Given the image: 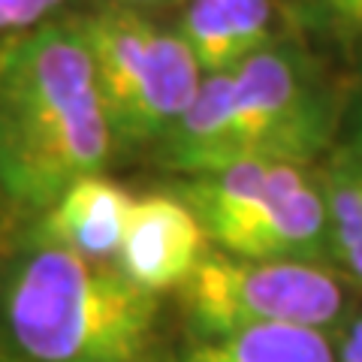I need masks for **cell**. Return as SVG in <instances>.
Here are the masks:
<instances>
[{
  "label": "cell",
  "instance_id": "6da1fadb",
  "mask_svg": "<svg viewBox=\"0 0 362 362\" xmlns=\"http://www.w3.org/2000/svg\"><path fill=\"white\" fill-rule=\"evenodd\" d=\"M118 157L73 16L0 45V197L21 233Z\"/></svg>",
  "mask_w": 362,
  "mask_h": 362
},
{
  "label": "cell",
  "instance_id": "7a4b0ae2",
  "mask_svg": "<svg viewBox=\"0 0 362 362\" xmlns=\"http://www.w3.org/2000/svg\"><path fill=\"white\" fill-rule=\"evenodd\" d=\"M160 296L115 263L16 233L0 245V362H154Z\"/></svg>",
  "mask_w": 362,
  "mask_h": 362
},
{
  "label": "cell",
  "instance_id": "3957f363",
  "mask_svg": "<svg viewBox=\"0 0 362 362\" xmlns=\"http://www.w3.org/2000/svg\"><path fill=\"white\" fill-rule=\"evenodd\" d=\"M329 136L332 106L308 61L272 42L233 70L202 76L197 100L151 157L181 178L247 160L302 166Z\"/></svg>",
  "mask_w": 362,
  "mask_h": 362
},
{
  "label": "cell",
  "instance_id": "277c9868",
  "mask_svg": "<svg viewBox=\"0 0 362 362\" xmlns=\"http://www.w3.org/2000/svg\"><path fill=\"white\" fill-rule=\"evenodd\" d=\"M118 157L154 151L199 94L202 73L175 28L90 4L76 13Z\"/></svg>",
  "mask_w": 362,
  "mask_h": 362
},
{
  "label": "cell",
  "instance_id": "5b68a950",
  "mask_svg": "<svg viewBox=\"0 0 362 362\" xmlns=\"http://www.w3.org/2000/svg\"><path fill=\"white\" fill-rule=\"evenodd\" d=\"M175 296L194 335L247 326L323 329L344 311L341 281L320 263L245 259L223 251H209Z\"/></svg>",
  "mask_w": 362,
  "mask_h": 362
},
{
  "label": "cell",
  "instance_id": "8992f818",
  "mask_svg": "<svg viewBox=\"0 0 362 362\" xmlns=\"http://www.w3.org/2000/svg\"><path fill=\"white\" fill-rule=\"evenodd\" d=\"M211 242L190 206L175 190L136 197L115 266L151 296L178 293L209 257Z\"/></svg>",
  "mask_w": 362,
  "mask_h": 362
},
{
  "label": "cell",
  "instance_id": "52a82bcc",
  "mask_svg": "<svg viewBox=\"0 0 362 362\" xmlns=\"http://www.w3.org/2000/svg\"><path fill=\"white\" fill-rule=\"evenodd\" d=\"M136 197L115 178L88 175L70 185L21 233L73 251L90 263H115Z\"/></svg>",
  "mask_w": 362,
  "mask_h": 362
},
{
  "label": "cell",
  "instance_id": "ba28073f",
  "mask_svg": "<svg viewBox=\"0 0 362 362\" xmlns=\"http://www.w3.org/2000/svg\"><path fill=\"white\" fill-rule=\"evenodd\" d=\"M214 247L245 259L317 263L332 251L323 185H317L308 175L299 187L272 202L266 211H259L257 218L218 239Z\"/></svg>",
  "mask_w": 362,
  "mask_h": 362
},
{
  "label": "cell",
  "instance_id": "9c48e42d",
  "mask_svg": "<svg viewBox=\"0 0 362 362\" xmlns=\"http://www.w3.org/2000/svg\"><path fill=\"white\" fill-rule=\"evenodd\" d=\"M278 9L281 0H185L175 30L199 73L218 76L275 42Z\"/></svg>",
  "mask_w": 362,
  "mask_h": 362
},
{
  "label": "cell",
  "instance_id": "30bf717a",
  "mask_svg": "<svg viewBox=\"0 0 362 362\" xmlns=\"http://www.w3.org/2000/svg\"><path fill=\"white\" fill-rule=\"evenodd\" d=\"M173 362H335V350L323 329L247 326L194 335Z\"/></svg>",
  "mask_w": 362,
  "mask_h": 362
},
{
  "label": "cell",
  "instance_id": "8fae6325",
  "mask_svg": "<svg viewBox=\"0 0 362 362\" xmlns=\"http://www.w3.org/2000/svg\"><path fill=\"white\" fill-rule=\"evenodd\" d=\"M320 185L329 211L332 254L341 259L350 278L362 284V160L354 154L344 157Z\"/></svg>",
  "mask_w": 362,
  "mask_h": 362
},
{
  "label": "cell",
  "instance_id": "7c38bea8",
  "mask_svg": "<svg viewBox=\"0 0 362 362\" xmlns=\"http://www.w3.org/2000/svg\"><path fill=\"white\" fill-rule=\"evenodd\" d=\"M88 4L90 0H0V45L58 18L82 13Z\"/></svg>",
  "mask_w": 362,
  "mask_h": 362
},
{
  "label": "cell",
  "instance_id": "4fadbf2b",
  "mask_svg": "<svg viewBox=\"0 0 362 362\" xmlns=\"http://www.w3.org/2000/svg\"><path fill=\"white\" fill-rule=\"evenodd\" d=\"M335 33L338 37H359L362 33V0H338Z\"/></svg>",
  "mask_w": 362,
  "mask_h": 362
},
{
  "label": "cell",
  "instance_id": "5bb4252c",
  "mask_svg": "<svg viewBox=\"0 0 362 362\" xmlns=\"http://www.w3.org/2000/svg\"><path fill=\"white\" fill-rule=\"evenodd\" d=\"M335 362H362V314L354 317V323L347 326Z\"/></svg>",
  "mask_w": 362,
  "mask_h": 362
},
{
  "label": "cell",
  "instance_id": "9a60e30c",
  "mask_svg": "<svg viewBox=\"0 0 362 362\" xmlns=\"http://www.w3.org/2000/svg\"><path fill=\"white\" fill-rule=\"evenodd\" d=\"M90 4H97V6H118V9H133V13H154V9H163L169 4H185V0H90ZM88 4V6H90Z\"/></svg>",
  "mask_w": 362,
  "mask_h": 362
},
{
  "label": "cell",
  "instance_id": "2e32d148",
  "mask_svg": "<svg viewBox=\"0 0 362 362\" xmlns=\"http://www.w3.org/2000/svg\"><path fill=\"white\" fill-rule=\"evenodd\" d=\"M13 235H16V223H13V218H9L4 197H0V245H6Z\"/></svg>",
  "mask_w": 362,
  "mask_h": 362
},
{
  "label": "cell",
  "instance_id": "e0dca14e",
  "mask_svg": "<svg viewBox=\"0 0 362 362\" xmlns=\"http://www.w3.org/2000/svg\"><path fill=\"white\" fill-rule=\"evenodd\" d=\"M354 157H359L362 160V109H359V127H356V139H354V151H350Z\"/></svg>",
  "mask_w": 362,
  "mask_h": 362
}]
</instances>
